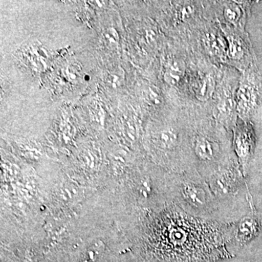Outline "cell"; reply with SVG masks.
<instances>
[{
    "label": "cell",
    "mask_w": 262,
    "mask_h": 262,
    "mask_svg": "<svg viewBox=\"0 0 262 262\" xmlns=\"http://www.w3.org/2000/svg\"><path fill=\"white\" fill-rule=\"evenodd\" d=\"M196 153L203 160H211L215 154L214 144L208 139H199L196 144Z\"/></svg>",
    "instance_id": "6da1fadb"
},
{
    "label": "cell",
    "mask_w": 262,
    "mask_h": 262,
    "mask_svg": "<svg viewBox=\"0 0 262 262\" xmlns=\"http://www.w3.org/2000/svg\"><path fill=\"white\" fill-rule=\"evenodd\" d=\"M184 195L192 204L201 206L206 201L205 194L203 189L193 185H187L184 187Z\"/></svg>",
    "instance_id": "7a4b0ae2"
},
{
    "label": "cell",
    "mask_w": 262,
    "mask_h": 262,
    "mask_svg": "<svg viewBox=\"0 0 262 262\" xmlns=\"http://www.w3.org/2000/svg\"><path fill=\"white\" fill-rule=\"evenodd\" d=\"M182 67H181L179 63H175L170 67L168 72L169 82L171 84L177 83L182 78Z\"/></svg>",
    "instance_id": "3957f363"
},
{
    "label": "cell",
    "mask_w": 262,
    "mask_h": 262,
    "mask_svg": "<svg viewBox=\"0 0 262 262\" xmlns=\"http://www.w3.org/2000/svg\"><path fill=\"white\" fill-rule=\"evenodd\" d=\"M238 8H236L234 6H229L228 8H226V11L225 12L226 17L230 21H234V20L238 19Z\"/></svg>",
    "instance_id": "277c9868"
},
{
    "label": "cell",
    "mask_w": 262,
    "mask_h": 262,
    "mask_svg": "<svg viewBox=\"0 0 262 262\" xmlns=\"http://www.w3.org/2000/svg\"><path fill=\"white\" fill-rule=\"evenodd\" d=\"M212 88V81L211 79L207 78L203 81V85L200 89L199 96L202 97H207L208 96V91H211Z\"/></svg>",
    "instance_id": "5b68a950"
}]
</instances>
